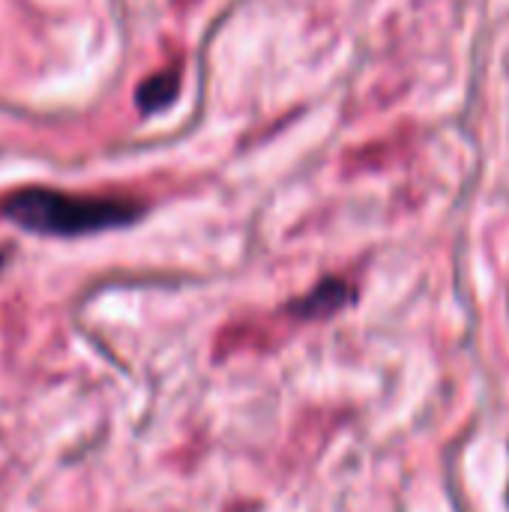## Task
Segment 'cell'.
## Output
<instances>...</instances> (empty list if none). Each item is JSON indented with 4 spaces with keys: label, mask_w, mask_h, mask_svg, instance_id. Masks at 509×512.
Listing matches in <instances>:
<instances>
[{
    "label": "cell",
    "mask_w": 509,
    "mask_h": 512,
    "mask_svg": "<svg viewBox=\"0 0 509 512\" xmlns=\"http://www.w3.org/2000/svg\"><path fill=\"white\" fill-rule=\"evenodd\" d=\"M6 216L27 231L51 237H84L129 225L141 216V204L105 195H66L57 189H24L6 201Z\"/></svg>",
    "instance_id": "obj_1"
},
{
    "label": "cell",
    "mask_w": 509,
    "mask_h": 512,
    "mask_svg": "<svg viewBox=\"0 0 509 512\" xmlns=\"http://www.w3.org/2000/svg\"><path fill=\"white\" fill-rule=\"evenodd\" d=\"M174 93H177V72L174 75L162 72V75H156L138 87V105L144 111H159L162 105H168L174 99Z\"/></svg>",
    "instance_id": "obj_2"
}]
</instances>
